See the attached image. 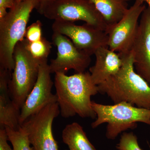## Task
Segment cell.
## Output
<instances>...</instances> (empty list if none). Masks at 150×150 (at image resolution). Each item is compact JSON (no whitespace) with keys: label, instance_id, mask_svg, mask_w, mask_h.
I'll return each instance as SVG.
<instances>
[{"label":"cell","instance_id":"obj_1","mask_svg":"<svg viewBox=\"0 0 150 150\" xmlns=\"http://www.w3.org/2000/svg\"><path fill=\"white\" fill-rule=\"evenodd\" d=\"M54 84L62 117L68 118L78 115L81 118H96L91 97L98 93V88L93 82L89 72L70 76L56 73Z\"/></svg>","mask_w":150,"mask_h":150},{"label":"cell","instance_id":"obj_2","mask_svg":"<svg viewBox=\"0 0 150 150\" xmlns=\"http://www.w3.org/2000/svg\"><path fill=\"white\" fill-rule=\"evenodd\" d=\"M121 57L120 70L97 86L98 93L106 94L114 103L126 102L150 109V85L135 71L131 51Z\"/></svg>","mask_w":150,"mask_h":150},{"label":"cell","instance_id":"obj_3","mask_svg":"<svg viewBox=\"0 0 150 150\" xmlns=\"http://www.w3.org/2000/svg\"><path fill=\"white\" fill-rule=\"evenodd\" d=\"M38 4L37 0L18 3L0 20V68L13 71L15 48L24 39L30 13Z\"/></svg>","mask_w":150,"mask_h":150},{"label":"cell","instance_id":"obj_4","mask_svg":"<svg viewBox=\"0 0 150 150\" xmlns=\"http://www.w3.org/2000/svg\"><path fill=\"white\" fill-rule=\"evenodd\" d=\"M96 119L92 123L93 129L107 123L106 137L114 140L119 134L129 129L137 128L141 122L150 126V109L139 108L126 102L107 105L92 102Z\"/></svg>","mask_w":150,"mask_h":150},{"label":"cell","instance_id":"obj_5","mask_svg":"<svg viewBox=\"0 0 150 150\" xmlns=\"http://www.w3.org/2000/svg\"><path fill=\"white\" fill-rule=\"evenodd\" d=\"M36 9L40 14L54 21H81L105 32L108 28L103 18L89 0H49L39 3Z\"/></svg>","mask_w":150,"mask_h":150},{"label":"cell","instance_id":"obj_6","mask_svg":"<svg viewBox=\"0 0 150 150\" xmlns=\"http://www.w3.org/2000/svg\"><path fill=\"white\" fill-rule=\"evenodd\" d=\"M23 40L15 48L14 68L9 85L11 98L20 110L37 81L39 66L42 62L33 57Z\"/></svg>","mask_w":150,"mask_h":150},{"label":"cell","instance_id":"obj_7","mask_svg":"<svg viewBox=\"0 0 150 150\" xmlns=\"http://www.w3.org/2000/svg\"><path fill=\"white\" fill-rule=\"evenodd\" d=\"M60 113L57 103L46 105L28 118L21 124L30 144L35 150H59L54 139L52 125Z\"/></svg>","mask_w":150,"mask_h":150},{"label":"cell","instance_id":"obj_8","mask_svg":"<svg viewBox=\"0 0 150 150\" xmlns=\"http://www.w3.org/2000/svg\"><path fill=\"white\" fill-rule=\"evenodd\" d=\"M144 3L135 0L123 17L106 32L108 35V48L120 56L131 51L139 27V19L146 8Z\"/></svg>","mask_w":150,"mask_h":150},{"label":"cell","instance_id":"obj_9","mask_svg":"<svg viewBox=\"0 0 150 150\" xmlns=\"http://www.w3.org/2000/svg\"><path fill=\"white\" fill-rule=\"evenodd\" d=\"M53 32L67 36L80 51L91 56L98 49L108 47V35L102 30L85 23L77 25L71 22L55 21Z\"/></svg>","mask_w":150,"mask_h":150},{"label":"cell","instance_id":"obj_10","mask_svg":"<svg viewBox=\"0 0 150 150\" xmlns=\"http://www.w3.org/2000/svg\"><path fill=\"white\" fill-rule=\"evenodd\" d=\"M52 43L57 49L56 59L49 65L51 74H66L72 69L76 73L85 72L91 62V56L78 49L71 40L65 35L54 32Z\"/></svg>","mask_w":150,"mask_h":150},{"label":"cell","instance_id":"obj_11","mask_svg":"<svg viewBox=\"0 0 150 150\" xmlns=\"http://www.w3.org/2000/svg\"><path fill=\"white\" fill-rule=\"evenodd\" d=\"M48 59L40 63L38 76L35 85L21 109L19 122L21 126L31 115L46 105L57 103L56 94L52 93L54 83L51 77Z\"/></svg>","mask_w":150,"mask_h":150},{"label":"cell","instance_id":"obj_12","mask_svg":"<svg viewBox=\"0 0 150 150\" xmlns=\"http://www.w3.org/2000/svg\"><path fill=\"white\" fill-rule=\"evenodd\" d=\"M134 69L150 85V8H146L140 17L131 47Z\"/></svg>","mask_w":150,"mask_h":150},{"label":"cell","instance_id":"obj_13","mask_svg":"<svg viewBox=\"0 0 150 150\" xmlns=\"http://www.w3.org/2000/svg\"><path fill=\"white\" fill-rule=\"evenodd\" d=\"M11 76V71L0 68V126L18 129L21 127V110L15 105L10 93Z\"/></svg>","mask_w":150,"mask_h":150},{"label":"cell","instance_id":"obj_14","mask_svg":"<svg viewBox=\"0 0 150 150\" xmlns=\"http://www.w3.org/2000/svg\"><path fill=\"white\" fill-rule=\"evenodd\" d=\"M95 64L89 69L93 82L97 86L117 74L123 64L120 55L108 47L98 49L94 54Z\"/></svg>","mask_w":150,"mask_h":150},{"label":"cell","instance_id":"obj_15","mask_svg":"<svg viewBox=\"0 0 150 150\" xmlns=\"http://www.w3.org/2000/svg\"><path fill=\"white\" fill-rule=\"evenodd\" d=\"M89 1L93 4L103 18L108 28L118 23L128 9L126 2L123 0Z\"/></svg>","mask_w":150,"mask_h":150},{"label":"cell","instance_id":"obj_16","mask_svg":"<svg viewBox=\"0 0 150 150\" xmlns=\"http://www.w3.org/2000/svg\"><path fill=\"white\" fill-rule=\"evenodd\" d=\"M62 139L70 150H96L88 139L82 126L76 122L66 126L62 131Z\"/></svg>","mask_w":150,"mask_h":150},{"label":"cell","instance_id":"obj_17","mask_svg":"<svg viewBox=\"0 0 150 150\" xmlns=\"http://www.w3.org/2000/svg\"><path fill=\"white\" fill-rule=\"evenodd\" d=\"M25 45L33 58L40 62L48 59L52 46L50 41L45 38L35 42H30L24 39Z\"/></svg>","mask_w":150,"mask_h":150},{"label":"cell","instance_id":"obj_18","mask_svg":"<svg viewBox=\"0 0 150 150\" xmlns=\"http://www.w3.org/2000/svg\"><path fill=\"white\" fill-rule=\"evenodd\" d=\"M8 140L13 146V150H33L30 142L25 131L21 126L15 129L8 126L5 127Z\"/></svg>","mask_w":150,"mask_h":150},{"label":"cell","instance_id":"obj_19","mask_svg":"<svg viewBox=\"0 0 150 150\" xmlns=\"http://www.w3.org/2000/svg\"><path fill=\"white\" fill-rule=\"evenodd\" d=\"M118 150H143L139 146L138 139L133 132H124L116 146Z\"/></svg>","mask_w":150,"mask_h":150},{"label":"cell","instance_id":"obj_20","mask_svg":"<svg viewBox=\"0 0 150 150\" xmlns=\"http://www.w3.org/2000/svg\"><path fill=\"white\" fill-rule=\"evenodd\" d=\"M42 24L38 20L26 28L25 39L30 42H35L40 40L42 36Z\"/></svg>","mask_w":150,"mask_h":150},{"label":"cell","instance_id":"obj_21","mask_svg":"<svg viewBox=\"0 0 150 150\" xmlns=\"http://www.w3.org/2000/svg\"><path fill=\"white\" fill-rule=\"evenodd\" d=\"M8 138L5 127L0 129V150H13L8 143Z\"/></svg>","mask_w":150,"mask_h":150},{"label":"cell","instance_id":"obj_22","mask_svg":"<svg viewBox=\"0 0 150 150\" xmlns=\"http://www.w3.org/2000/svg\"><path fill=\"white\" fill-rule=\"evenodd\" d=\"M16 0H0V8L11 9L16 5Z\"/></svg>","mask_w":150,"mask_h":150},{"label":"cell","instance_id":"obj_23","mask_svg":"<svg viewBox=\"0 0 150 150\" xmlns=\"http://www.w3.org/2000/svg\"><path fill=\"white\" fill-rule=\"evenodd\" d=\"M6 9L4 8H0V20L5 17L8 13Z\"/></svg>","mask_w":150,"mask_h":150},{"label":"cell","instance_id":"obj_24","mask_svg":"<svg viewBox=\"0 0 150 150\" xmlns=\"http://www.w3.org/2000/svg\"><path fill=\"white\" fill-rule=\"evenodd\" d=\"M140 1H142L143 3L146 2L149 5V7L150 8V0H140Z\"/></svg>","mask_w":150,"mask_h":150},{"label":"cell","instance_id":"obj_25","mask_svg":"<svg viewBox=\"0 0 150 150\" xmlns=\"http://www.w3.org/2000/svg\"><path fill=\"white\" fill-rule=\"evenodd\" d=\"M38 3L43 2L46 1H49V0H37Z\"/></svg>","mask_w":150,"mask_h":150},{"label":"cell","instance_id":"obj_26","mask_svg":"<svg viewBox=\"0 0 150 150\" xmlns=\"http://www.w3.org/2000/svg\"><path fill=\"white\" fill-rule=\"evenodd\" d=\"M17 3H18L20 2H21L24 1H26V0H16Z\"/></svg>","mask_w":150,"mask_h":150},{"label":"cell","instance_id":"obj_27","mask_svg":"<svg viewBox=\"0 0 150 150\" xmlns=\"http://www.w3.org/2000/svg\"><path fill=\"white\" fill-rule=\"evenodd\" d=\"M123 1H125V2L129 1H131V0H123Z\"/></svg>","mask_w":150,"mask_h":150},{"label":"cell","instance_id":"obj_28","mask_svg":"<svg viewBox=\"0 0 150 150\" xmlns=\"http://www.w3.org/2000/svg\"><path fill=\"white\" fill-rule=\"evenodd\" d=\"M32 149H33V150H35V149H34V148H33V147H32Z\"/></svg>","mask_w":150,"mask_h":150}]
</instances>
